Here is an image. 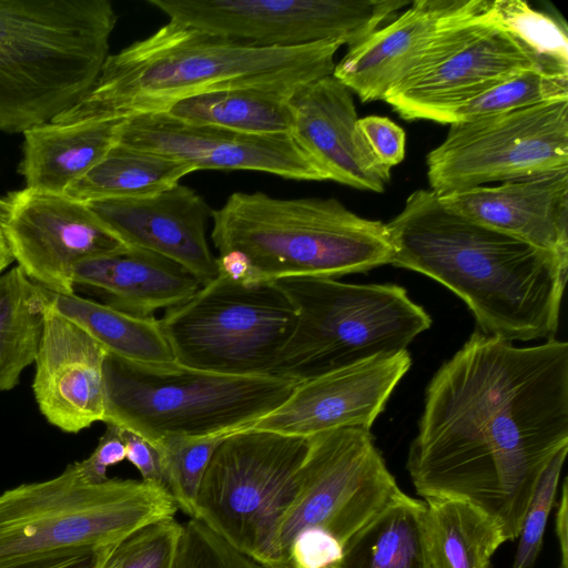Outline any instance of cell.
<instances>
[{
	"mask_svg": "<svg viewBox=\"0 0 568 568\" xmlns=\"http://www.w3.org/2000/svg\"><path fill=\"white\" fill-rule=\"evenodd\" d=\"M568 446V343L474 332L430 379L407 470L424 498L466 500L518 538L539 477Z\"/></svg>",
	"mask_w": 568,
	"mask_h": 568,
	"instance_id": "cell-1",
	"label": "cell"
},
{
	"mask_svg": "<svg viewBox=\"0 0 568 568\" xmlns=\"http://www.w3.org/2000/svg\"><path fill=\"white\" fill-rule=\"evenodd\" d=\"M390 264L446 286L473 313L481 333L513 341L554 338L568 262L413 192L386 223Z\"/></svg>",
	"mask_w": 568,
	"mask_h": 568,
	"instance_id": "cell-2",
	"label": "cell"
},
{
	"mask_svg": "<svg viewBox=\"0 0 568 568\" xmlns=\"http://www.w3.org/2000/svg\"><path fill=\"white\" fill-rule=\"evenodd\" d=\"M342 43L264 48L169 20L109 54L87 94L52 121L129 118L232 88L293 90L333 73Z\"/></svg>",
	"mask_w": 568,
	"mask_h": 568,
	"instance_id": "cell-3",
	"label": "cell"
},
{
	"mask_svg": "<svg viewBox=\"0 0 568 568\" xmlns=\"http://www.w3.org/2000/svg\"><path fill=\"white\" fill-rule=\"evenodd\" d=\"M116 20L108 0H0V131L23 133L78 103Z\"/></svg>",
	"mask_w": 568,
	"mask_h": 568,
	"instance_id": "cell-4",
	"label": "cell"
},
{
	"mask_svg": "<svg viewBox=\"0 0 568 568\" xmlns=\"http://www.w3.org/2000/svg\"><path fill=\"white\" fill-rule=\"evenodd\" d=\"M211 219L219 254H243L263 282L363 273L390 264L394 255L386 223L362 217L333 197L234 192Z\"/></svg>",
	"mask_w": 568,
	"mask_h": 568,
	"instance_id": "cell-5",
	"label": "cell"
},
{
	"mask_svg": "<svg viewBox=\"0 0 568 568\" xmlns=\"http://www.w3.org/2000/svg\"><path fill=\"white\" fill-rule=\"evenodd\" d=\"M176 510L173 498L158 486L121 478L85 483L70 464L51 479L0 495V568L110 550Z\"/></svg>",
	"mask_w": 568,
	"mask_h": 568,
	"instance_id": "cell-6",
	"label": "cell"
},
{
	"mask_svg": "<svg viewBox=\"0 0 568 568\" xmlns=\"http://www.w3.org/2000/svg\"><path fill=\"white\" fill-rule=\"evenodd\" d=\"M301 381L284 375L232 376L180 366H146L106 353L103 423L151 443L248 429L281 406Z\"/></svg>",
	"mask_w": 568,
	"mask_h": 568,
	"instance_id": "cell-7",
	"label": "cell"
},
{
	"mask_svg": "<svg viewBox=\"0 0 568 568\" xmlns=\"http://www.w3.org/2000/svg\"><path fill=\"white\" fill-rule=\"evenodd\" d=\"M275 283L296 313L275 374L301 382L406 349L432 324L429 315L396 284H349L312 276Z\"/></svg>",
	"mask_w": 568,
	"mask_h": 568,
	"instance_id": "cell-8",
	"label": "cell"
},
{
	"mask_svg": "<svg viewBox=\"0 0 568 568\" xmlns=\"http://www.w3.org/2000/svg\"><path fill=\"white\" fill-rule=\"evenodd\" d=\"M308 437L245 429L214 452L196 501L195 519L267 568H280V524L297 491Z\"/></svg>",
	"mask_w": 568,
	"mask_h": 568,
	"instance_id": "cell-9",
	"label": "cell"
},
{
	"mask_svg": "<svg viewBox=\"0 0 568 568\" xmlns=\"http://www.w3.org/2000/svg\"><path fill=\"white\" fill-rule=\"evenodd\" d=\"M295 321L275 282L242 285L222 276L160 318L176 364L232 376L276 375Z\"/></svg>",
	"mask_w": 568,
	"mask_h": 568,
	"instance_id": "cell-10",
	"label": "cell"
},
{
	"mask_svg": "<svg viewBox=\"0 0 568 568\" xmlns=\"http://www.w3.org/2000/svg\"><path fill=\"white\" fill-rule=\"evenodd\" d=\"M536 68L550 71L528 45L493 17L489 1L464 0L419 61L383 100L404 120L448 124L454 111L464 103L519 72Z\"/></svg>",
	"mask_w": 568,
	"mask_h": 568,
	"instance_id": "cell-11",
	"label": "cell"
},
{
	"mask_svg": "<svg viewBox=\"0 0 568 568\" xmlns=\"http://www.w3.org/2000/svg\"><path fill=\"white\" fill-rule=\"evenodd\" d=\"M426 165L439 195L568 171V99L452 123Z\"/></svg>",
	"mask_w": 568,
	"mask_h": 568,
	"instance_id": "cell-12",
	"label": "cell"
},
{
	"mask_svg": "<svg viewBox=\"0 0 568 568\" xmlns=\"http://www.w3.org/2000/svg\"><path fill=\"white\" fill-rule=\"evenodd\" d=\"M399 493L369 430L341 428L308 437L297 491L277 531L280 568L303 529L321 528L346 541Z\"/></svg>",
	"mask_w": 568,
	"mask_h": 568,
	"instance_id": "cell-13",
	"label": "cell"
},
{
	"mask_svg": "<svg viewBox=\"0 0 568 568\" xmlns=\"http://www.w3.org/2000/svg\"><path fill=\"white\" fill-rule=\"evenodd\" d=\"M171 21L264 48L357 45L407 0H148Z\"/></svg>",
	"mask_w": 568,
	"mask_h": 568,
	"instance_id": "cell-14",
	"label": "cell"
},
{
	"mask_svg": "<svg viewBox=\"0 0 568 568\" xmlns=\"http://www.w3.org/2000/svg\"><path fill=\"white\" fill-rule=\"evenodd\" d=\"M2 227L18 266L61 295L75 293L79 264L131 248L85 202L27 187L3 197Z\"/></svg>",
	"mask_w": 568,
	"mask_h": 568,
	"instance_id": "cell-15",
	"label": "cell"
},
{
	"mask_svg": "<svg viewBox=\"0 0 568 568\" xmlns=\"http://www.w3.org/2000/svg\"><path fill=\"white\" fill-rule=\"evenodd\" d=\"M118 142L183 162L194 171L243 170L298 181L327 180L290 133H244L151 112L125 118Z\"/></svg>",
	"mask_w": 568,
	"mask_h": 568,
	"instance_id": "cell-16",
	"label": "cell"
},
{
	"mask_svg": "<svg viewBox=\"0 0 568 568\" xmlns=\"http://www.w3.org/2000/svg\"><path fill=\"white\" fill-rule=\"evenodd\" d=\"M410 365V354L403 349L300 382L281 406L250 428L298 437L341 428L371 430Z\"/></svg>",
	"mask_w": 568,
	"mask_h": 568,
	"instance_id": "cell-17",
	"label": "cell"
},
{
	"mask_svg": "<svg viewBox=\"0 0 568 568\" xmlns=\"http://www.w3.org/2000/svg\"><path fill=\"white\" fill-rule=\"evenodd\" d=\"M85 203L130 247L180 264L201 285L219 276L216 256L206 239L212 209L193 189L178 183L146 197Z\"/></svg>",
	"mask_w": 568,
	"mask_h": 568,
	"instance_id": "cell-18",
	"label": "cell"
},
{
	"mask_svg": "<svg viewBox=\"0 0 568 568\" xmlns=\"http://www.w3.org/2000/svg\"><path fill=\"white\" fill-rule=\"evenodd\" d=\"M106 353L83 328L57 313L49 300L32 382L39 410L49 424L77 434L104 420Z\"/></svg>",
	"mask_w": 568,
	"mask_h": 568,
	"instance_id": "cell-19",
	"label": "cell"
},
{
	"mask_svg": "<svg viewBox=\"0 0 568 568\" xmlns=\"http://www.w3.org/2000/svg\"><path fill=\"white\" fill-rule=\"evenodd\" d=\"M290 134L327 180L384 192L390 173L374 166L356 134L358 120L351 90L333 74L297 88L290 97Z\"/></svg>",
	"mask_w": 568,
	"mask_h": 568,
	"instance_id": "cell-20",
	"label": "cell"
},
{
	"mask_svg": "<svg viewBox=\"0 0 568 568\" xmlns=\"http://www.w3.org/2000/svg\"><path fill=\"white\" fill-rule=\"evenodd\" d=\"M438 196L448 207L568 262V171Z\"/></svg>",
	"mask_w": 568,
	"mask_h": 568,
	"instance_id": "cell-21",
	"label": "cell"
},
{
	"mask_svg": "<svg viewBox=\"0 0 568 568\" xmlns=\"http://www.w3.org/2000/svg\"><path fill=\"white\" fill-rule=\"evenodd\" d=\"M464 0H417L335 64L333 75L362 102L383 100L419 61L444 22Z\"/></svg>",
	"mask_w": 568,
	"mask_h": 568,
	"instance_id": "cell-22",
	"label": "cell"
},
{
	"mask_svg": "<svg viewBox=\"0 0 568 568\" xmlns=\"http://www.w3.org/2000/svg\"><path fill=\"white\" fill-rule=\"evenodd\" d=\"M74 287L138 317H152L189 300L202 285L180 264L151 251L131 247L92 258L73 272Z\"/></svg>",
	"mask_w": 568,
	"mask_h": 568,
	"instance_id": "cell-23",
	"label": "cell"
},
{
	"mask_svg": "<svg viewBox=\"0 0 568 568\" xmlns=\"http://www.w3.org/2000/svg\"><path fill=\"white\" fill-rule=\"evenodd\" d=\"M124 119L49 121L26 130L19 164L26 187L65 194L118 143Z\"/></svg>",
	"mask_w": 568,
	"mask_h": 568,
	"instance_id": "cell-24",
	"label": "cell"
},
{
	"mask_svg": "<svg viewBox=\"0 0 568 568\" xmlns=\"http://www.w3.org/2000/svg\"><path fill=\"white\" fill-rule=\"evenodd\" d=\"M426 503L399 493L344 545L329 568H432Z\"/></svg>",
	"mask_w": 568,
	"mask_h": 568,
	"instance_id": "cell-25",
	"label": "cell"
},
{
	"mask_svg": "<svg viewBox=\"0 0 568 568\" xmlns=\"http://www.w3.org/2000/svg\"><path fill=\"white\" fill-rule=\"evenodd\" d=\"M48 295L57 313L83 328L108 353L146 366L176 364L155 316H133L75 293L61 295L48 291Z\"/></svg>",
	"mask_w": 568,
	"mask_h": 568,
	"instance_id": "cell-26",
	"label": "cell"
},
{
	"mask_svg": "<svg viewBox=\"0 0 568 568\" xmlns=\"http://www.w3.org/2000/svg\"><path fill=\"white\" fill-rule=\"evenodd\" d=\"M425 529L432 568H489L506 542L500 526L475 505L456 498H425Z\"/></svg>",
	"mask_w": 568,
	"mask_h": 568,
	"instance_id": "cell-27",
	"label": "cell"
},
{
	"mask_svg": "<svg viewBox=\"0 0 568 568\" xmlns=\"http://www.w3.org/2000/svg\"><path fill=\"white\" fill-rule=\"evenodd\" d=\"M296 89H224L179 100L163 112L189 123L252 134H285L292 128L290 97Z\"/></svg>",
	"mask_w": 568,
	"mask_h": 568,
	"instance_id": "cell-28",
	"label": "cell"
},
{
	"mask_svg": "<svg viewBox=\"0 0 568 568\" xmlns=\"http://www.w3.org/2000/svg\"><path fill=\"white\" fill-rule=\"evenodd\" d=\"M192 172L183 162L118 142L65 195L81 202L146 197Z\"/></svg>",
	"mask_w": 568,
	"mask_h": 568,
	"instance_id": "cell-29",
	"label": "cell"
},
{
	"mask_svg": "<svg viewBox=\"0 0 568 568\" xmlns=\"http://www.w3.org/2000/svg\"><path fill=\"white\" fill-rule=\"evenodd\" d=\"M49 306L48 291L18 265L0 273V393L34 363Z\"/></svg>",
	"mask_w": 568,
	"mask_h": 568,
	"instance_id": "cell-30",
	"label": "cell"
},
{
	"mask_svg": "<svg viewBox=\"0 0 568 568\" xmlns=\"http://www.w3.org/2000/svg\"><path fill=\"white\" fill-rule=\"evenodd\" d=\"M568 99V74L544 69L519 72L457 108L449 123L511 112Z\"/></svg>",
	"mask_w": 568,
	"mask_h": 568,
	"instance_id": "cell-31",
	"label": "cell"
},
{
	"mask_svg": "<svg viewBox=\"0 0 568 568\" xmlns=\"http://www.w3.org/2000/svg\"><path fill=\"white\" fill-rule=\"evenodd\" d=\"M230 435L170 436L152 443L161 455L166 491L178 509L190 518L195 517L197 493L210 460L220 444Z\"/></svg>",
	"mask_w": 568,
	"mask_h": 568,
	"instance_id": "cell-32",
	"label": "cell"
},
{
	"mask_svg": "<svg viewBox=\"0 0 568 568\" xmlns=\"http://www.w3.org/2000/svg\"><path fill=\"white\" fill-rule=\"evenodd\" d=\"M489 11L528 45L548 70L568 74L567 32L558 21L519 0L489 1Z\"/></svg>",
	"mask_w": 568,
	"mask_h": 568,
	"instance_id": "cell-33",
	"label": "cell"
},
{
	"mask_svg": "<svg viewBox=\"0 0 568 568\" xmlns=\"http://www.w3.org/2000/svg\"><path fill=\"white\" fill-rule=\"evenodd\" d=\"M182 531L175 516L151 523L116 544L101 568H174Z\"/></svg>",
	"mask_w": 568,
	"mask_h": 568,
	"instance_id": "cell-34",
	"label": "cell"
},
{
	"mask_svg": "<svg viewBox=\"0 0 568 568\" xmlns=\"http://www.w3.org/2000/svg\"><path fill=\"white\" fill-rule=\"evenodd\" d=\"M567 452L568 446L560 448L539 477L521 523L519 542L511 568H530L540 552Z\"/></svg>",
	"mask_w": 568,
	"mask_h": 568,
	"instance_id": "cell-35",
	"label": "cell"
},
{
	"mask_svg": "<svg viewBox=\"0 0 568 568\" xmlns=\"http://www.w3.org/2000/svg\"><path fill=\"white\" fill-rule=\"evenodd\" d=\"M174 568H267L195 518L183 524Z\"/></svg>",
	"mask_w": 568,
	"mask_h": 568,
	"instance_id": "cell-36",
	"label": "cell"
},
{
	"mask_svg": "<svg viewBox=\"0 0 568 568\" xmlns=\"http://www.w3.org/2000/svg\"><path fill=\"white\" fill-rule=\"evenodd\" d=\"M358 142L371 163L389 172L405 156L406 134L402 126L386 116L368 115L357 120Z\"/></svg>",
	"mask_w": 568,
	"mask_h": 568,
	"instance_id": "cell-37",
	"label": "cell"
},
{
	"mask_svg": "<svg viewBox=\"0 0 568 568\" xmlns=\"http://www.w3.org/2000/svg\"><path fill=\"white\" fill-rule=\"evenodd\" d=\"M343 554L342 544L321 528L301 530L287 550L288 568H329Z\"/></svg>",
	"mask_w": 568,
	"mask_h": 568,
	"instance_id": "cell-38",
	"label": "cell"
},
{
	"mask_svg": "<svg viewBox=\"0 0 568 568\" xmlns=\"http://www.w3.org/2000/svg\"><path fill=\"white\" fill-rule=\"evenodd\" d=\"M106 427L97 447L89 457L73 463L79 477L90 484L108 479V468L123 462L126 457L125 446L119 433V426L105 423Z\"/></svg>",
	"mask_w": 568,
	"mask_h": 568,
	"instance_id": "cell-39",
	"label": "cell"
},
{
	"mask_svg": "<svg viewBox=\"0 0 568 568\" xmlns=\"http://www.w3.org/2000/svg\"><path fill=\"white\" fill-rule=\"evenodd\" d=\"M119 433L125 446V459L139 470L141 480L166 491L161 455L154 444L125 427L119 426Z\"/></svg>",
	"mask_w": 568,
	"mask_h": 568,
	"instance_id": "cell-40",
	"label": "cell"
},
{
	"mask_svg": "<svg viewBox=\"0 0 568 568\" xmlns=\"http://www.w3.org/2000/svg\"><path fill=\"white\" fill-rule=\"evenodd\" d=\"M219 276L242 285H255L263 282L250 261L241 253L229 251L217 254Z\"/></svg>",
	"mask_w": 568,
	"mask_h": 568,
	"instance_id": "cell-41",
	"label": "cell"
},
{
	"mask_svg": "<svg viewBox=\"0 0 568 568\" xmlns=\"http://www.w3.org/2000/svg\"><path fill=\"white\" fill-rule=\"evenodd\" d=\"M110 550L43 558L6 568H101Z\"/></svg>",
	"mask_w": 568,
	"mask_h": 568,
	"instance_id": "cell-42",
	"label": "cell"
},
{
	"mask_svg": "<svg viewBox=\"0 0 568 568\" xmlns=\"http://www.w3.org/2000/svg\"><path fill=\"white\" fill-rule=\"evenodd\" d=\"M556 535L560 550L559 568H568V487L564 480L556 514Z\"/></svg>",
	"mask_w": 568,
	"mask_h": 568,
	"instance_id": "cell-43",
	"label": "cell"
},
{
	"mask_svg": "<svg viewBox=\"0 0 568 568\" xmlns=\"http://www.w3.org/2000/svg\"><path fill=\"white\" fill-rule=\"evenodd\" d=\"M3 199H0V273L4 272L13 262L2 227Z\"/></svg>",
	"mask_w": 568,
	"mask_h": 568,
	"instance_id": "cell-44",
	"label": "cell"
}]
</instances>
